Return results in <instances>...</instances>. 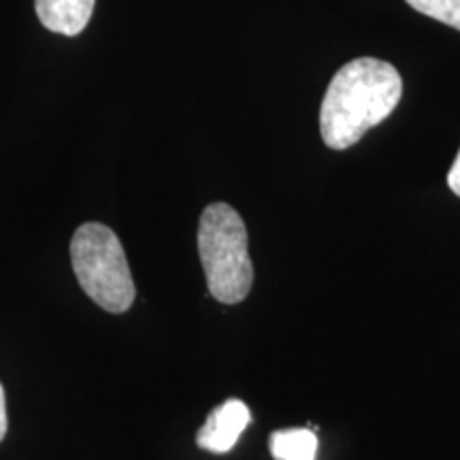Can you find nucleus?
Wrapping results in <instances>:
<instances>
[{"mask_svg":"<svg viewBox=\"0 0 460 460\" xmlns=\"http://www.w3.org/2000/svg\"><path fill=\"white\" fill-rule=\"evenodd\" d=\"M402 96L399 71L377 58H358L332 77L320 109L322 139L348 149L394 111Z\"/></svg>","mask_w":460,"mask_h":460,"instance_id":"nucleus-1","label":"nucleus"},{"mask_svg":"<svg viewBox=\"0 0 460 460\" xmlns=\"http://www.w3.org/2000/svg\"><path fill=\"white\" fill-rule=\"evenodd\" d=\"M243 217L226 203L205 207L199 222V256L211 296L224 305L245 301L254 284V264Z\"/></svg>","mask_w":460,"mask_h":460,"instance_id":"nucleus-2","label":"nucleus"},{"mask_svg":"<svg viewBox=\"0 0 460 460\" xmlns=\"http://www.w3.org/2000/svg\"><path fill=\"white\" fill-rule=\"evenodd\" d=\"M71 264L82 290L107 314H126L137 296L122 241L101 222L82 224L71 239Z\"/></svg>","mask_w":460,"mask_h":460,"instance_id":"nucleus-3","label":"nucleus"},{"mask_svg":"<svg viewBox=\"0 0 460 460\" xmlns=\"http://www.w3.org/2000/svg\"><path fill=\"white\" fill-rule=\"evenodd\" d=\"M252 422V413L239 399H230L224 405L216 407L207 422L197 433V444L207 452L226 454L237 446L247 424Z\"/></svg>","mask_w":460,"mask_h":460,"instance_id":"nucleus-4","label":"nucleus"},{"mask_svg":"<svg viewBox=\"0 0 460 460\" xmlns=\"http://www.w3.org/2000/svg\"><path fill=\"white\" fill-rule=\"evenodd\" d=\"M96 0H34L41 24L51 32L77 37L88 26Z\"/></svg>","mask_w":460,"mask_h":460,"instance_id":"nucleus-5","label":"nucleus"},{"mask_svg":"<svg viewBox=\"0 0 460 460\" xmlns=\"http://www.w3.org/2000/svg\"><path fill=\"white\" fill-rule=\"evenodd\" d=\"M269 447L275 460H315L318 435L312 429L275 430L269 439Z\"/></svg>","mask_w":460,"mask_h":460,"instance_id":"nucleus-6","label":"nucleus"},{"mask_svg":"<svg viewBox=\"0 0 460 460\" xmlns=\"http://www.w3.org/2000/svg\"><path fill=\"white\" fill-rule=\"evenodd\" d=\"M410 7L460 31V0H405Z\"/></svg>","mask_w":460,"mask_h":460,"instance_id":"nucleus-7","label":"nucleus"},{"mask_svg":"<svg viewBox=\"0 0 460 460\" xmlns=\"http://www.w3.org/2000/svg\"><path fill=\"white\" fill-rule=\"evenodd\" d=\"M447 186H450V190L456 197H460V152L456 160H454L450 172H447Z\"/></svg>","mask_w":460,"mask_h":460,"instance_id":"nucleus-8","label":"nucleus"},{"mask_svg":"<svg viewBox=\"0 0 460 460\" xmlns=\"http://www.w3.org/2000/svg\"><path fill=\"white\" fill-rule=\"evenodd\" d=\"M9 429V420H7V399H4V388L0 384V441L4 439Z\"/></svg>","mask_w":460,"mask_h":460,"instance_id":"nucleus-9","label":"nucleus"}]
</instances>
